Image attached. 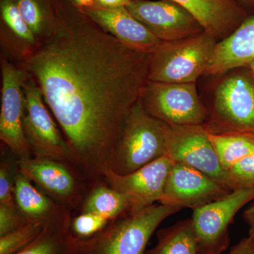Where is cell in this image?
Returning <instances> with one entry per match:
<instances>
[{"label": "cell", "mask_w": 254, "mask_h": 254, "mask_svg": "<svg viewBox=\"0 0 254 254\" xmlns=\"http://www.w3.org/2000/svg\"><path fill=\"white\" fill-rule=\"evenodd\" d=\"M227 173L232 190L254 188V154L242 159Z\"/></svg>", "instance_id": "cell-28"}, {"label": "cell", "mask_w": 254, "mask_h": 254, "mask_svg": "<svg viewBox=\"0 0 254 254\" xmlns=\"http://www.w3.org/2000/svg\"><path fill=\"white\" fill-rule=\"evenodd\" d=\"M140 101L147 113L170 127L204 125L206 120V110L196 83L148 81Z\"/></svg>", "instance_id": "cell-7"}, {"label": "cell", "mask_w": 254, "mask_h": 254, "mask_svg": "<svg viewBox=\"0 0 254 254\" xmlns=\"http://www.w3.org/2000/svg\"><path fill=\"white\" fill-rule=\"evenodd\" d=\"M1 73L0 139L16 158H31L23 127L26 72L1 56Z\"/></svg>", "instance_id": "cell-11"}, {"label": "cell", "mask_w": 254, "mask_h": 254, "mask_svg": "<svg viewBox=\"0 0 254 254\" xmlns=\"http://www.w3.org/2000/svg\"><path fill=\"white\" fill-rule=\"evenodd\" d=\"M81 11L119 41L139 51L150 53L161 43L127 7L105 8L95 5Z\"/></svg>", "instance_id": "cell-15"}, {"label": "cell", "mask_w": 254, "mask_h": 254, "mask_svg": "<svg viewBox=\"0 0 254 254\" xmlns=\"http://www.w3.org/2000/svg\"><path fill=\"white\" fill-rule=\"evenodd\" d=\"M127 8L161 42L179 41L205 31L190 11L172 0H131Z\"/></svg>", "instance_id": "cell-12"}, {"label": "cell", "mask_w": 254, "mask_h": 254, "mask_svg": "<svg viewBox=\"0 0 254 254\" xmlns=\"http://www.w3.org/2000/svg\"><path fill=\"white\" fill-rule=\"evenodd\" d=\"M218 41L203 31L172 42H161L149 53L148 81L196 83L204 76Z\"/></svg>", "instance_id": "cell-5"}, {"label": "cell", "mask_w": 254, "mask_h": 254, "mask_svg": "<svg viewBox=\"0 0 254 254\" xmlns=\"http://www.w3.org/2000/svg\"><path fill=\"white\" fill-rule=\"evenodd\" d=\"M23 91V131L32 157L53 159L76 165L72 150L48 110L41 88L26 73Z\"/></svg>", "instance_id": "cell-6"}, {"label": "cell", "mask_w": 254, "mask_h": 254, "mask_svg": "<svg viewBox=\"0 0 254 254\" xmlns=\"http://www.w3.org/2000/svg\"><path fill=\"white\" fill-rule=\"evenodd\" d=\"M54 31L21 68L91 182L104 179L130 112L148 81L149 53L122 43L69 0H55Z\"/></svg>", "instance_id": "cell-1"}, {"label": "cell", "mask_w": 254, "mask_h": 254, "mask_svg": "<svg viewBox=\"0 0 254 254\" xmlns=\"http://www.w3.org/2000/svg\"><path fill=\"white\" fill-rule=\"evenodd\" d=\"M170 126L147 113L138 100L115 147L110 170L128 175L165 155Z\"/></svg>", "instance_id": "cell-4"}, {"label": "cell", "mask_w": 254, "mask_h": 254, "mask_svg": "<svg viewBox=\"0 0 254 254\" xmlns=\"http://www.w3.org/2000/svg\"><path fill=\"white\" fill-rule=\"evenodd\" d=\"M218 78L204 103L209 133H254V74L249 66L234 68Z\"/></svg>", "instance_id": "cell-2"}, {"label": "cell", "mask_w": 254, "mask_h": 254, "mask_svg": "<svg viewBox=\"0 0 254 254\" xmlns=\"http://www.w3.org/2000/svg\"><path fill=\"white\" fill-rule=\"evenodd\" d=\"M158 243L145 254H199L192 218L185 219L157 232Z\"/></svg>", "instance_id": "cell-22"}, {"label": "cell", "mask_w": 254, "mask_h": 254, "mask_svg": "<svg viewBox=\"0 0 254 254\" xmlns=\"http://www.w3.org/2000/svg\"><path fill=\"white\" fill-rule=\"evenodd\" d=\"M209 136L226 172L242 159L254 154V133H209Z\"/></svg>", "instance_id": "cell-24"}, {"label": "cell", "mask_w": 254, "mask_h": 254, "mask_svg": "<svg viewBox=\"0 0 254 254\" xmlns=\"http://www.w3.org/2000/svg\"><path fill=\"white\" fill-rule=\"evenodd\" d=\"M190 14L218 41L232 34L250 13L235 0H172Z\"/></svg>", "instance_id": "cell-16"}, {"label": "cell", "mask_w": 254, "mask_h": 254, "mask_svg": "<svg viewBox=\"0 0 254 254\" xmlns=\"http://www.w3.org/2000/svg\"><path fill=\"white\" fill-rule=\"evenodd\" d=\"M40 44L53 33L56 23L55 0H14Z\"/></svg>", "instance_id": "cell-23"}, {"label": "cell", "mask_w": 254, "mask_h": 254, "mask_svg": "<svg viewBox=\"0 0 254 254\" xmlns=\"http://www.w3.org/2000/svg\"><path fill=\"white\" fill-rule=\"evenodd\" d=\"M47 223L31 221L0 237V254H16L28 247L41 233Z\"/></svg>", "instance_id": "cell-25"}, {"label": "cell", "mask_w": 254, "mask_h": 254, "mask_svg": "<svg viewBox=\"0 0 254 254\" xmlns=\"http://www.w3.org/2000/svg\"><path fill=\"white\" fill-rule=\"evenodd\" d=\"M18 172L17 158L1 153L0 163V205L16 206L15 180Z\"/></svg>", "instance_id": "cell-26"}, {"label": "cell", "mask_w": 254, "mask_h": 254, "mask_svg": "<svg viewBox=\"0 0 254 254\" xmlns=\"http://www.w3.org/2000/svg\"><path fill=\"white\" fill-rule=\"evenodd\" d=\"M14 196L16 206L29 222L48 223L71 211L35 186L18 170L15 180Z\"/></svg>", "instance_id": "cell-19"}, {"label": "cell", "mask_w": 254, "mask_h": 254, "mask_svg": "<svg viewBox=\"0 0 254 254\" xmlns=\"http://www.w3.org/2000/svg\"><path fill=\"white\" fill-rule=\"evenodd\" d=\"M95 5L105 8L127 7L131 0H95Z\"/></svg>", "instance_id": "cell-31"}, {"label": "cell", "mask_w": 254, "mask_h": 254, "mask_svg": "<svg viewBox=\"0 0 254 254\" xmlns=\"http://www.w3.org/2000/svg\"><path fill=\"white\" fill-rule=\"evenodd\" d=\"M254 61V12L232 34L217 43L204 76H220Z\"/></svg>", "instance_id": "cell-17"}, {"label": "cell", "mask_w": 254, "mask_h": 254, "mask_svg": "<svg viewBox=\"0 0 254 254\" xmlns=\"http://www.w3.org/2000/svg\"><path fill=\"white\" fill-rule=\"evenodd\" d=\"M225 254H253L252 240L250 237H246L234 246L228 253Z\"/></svg>", "instance_id": "cell-30"}, {"label": "cell", "mask_w": 254, "mask_h": 254, "mask_svg": "<svg viewBox=\"0 0 254 254\" xmlns=\"http://www.w3.org/2000/svg\"><path fill=\"white\" fill-rule=\"evenodd\" d=\"M243 218L250 227V237L254 239V200L244 212Z\"/></svg>", "instance_id": "cell-32"}, {"label": "cell", "mask_w": 254, "mask_h": 254, "mask_svg": "<svg viewBox=\"0 0 254 254\" xmlns=\"http://www.w3.org/2000/svg\"><path fill=\"white\" fill-rule=\"evenodd\" d=\"M173 164L164 155L128 175H118L110 169L104 180L112 188L128 195L139 211L160 201Z\"/></svg>", "instance_id": "cell-14"}, {"label": "cell", "mask_w": 254, "mask_h": 254, "mask_svg": "<svg viewBox=\"0 0 254 254\" xmlns=\"http://www.w3.org/2000/svg\"><path fill=\"white\" fill-rule=\"evenodd\" d=\"M209 133L204 125L170 127L165 155L173 163L196 169L233 190Z\"/></svg>", "instance_id": "cell-10"}, {"label": "cell", "mask_w": 254, "mask_h": 254, "mask_svg": "<svg viewBox=\"0 0 254 254\" xmlns=\"http://www.w3.org/2000/svg\"><path fill=\"white\" fill-rule=\"evenodd\" d=\"M231 190L196 169L173 163L159 203L193 210L225 196Z\"/></svg>", "instance_id": "cell-13"}, {"label": "cell", "mask_w": 254, "mask_h": 254, "mask_svg": "<svg viewBox=\"0 0 254 254\" xmlns=\"http://www.w3.org/2000/svg\"><path fill=\"white\" fill-rule=\"evenodd\" d=\"M138 212L128 195L112 188L103 180L91 182L78 213L98 214L108 220Z\"/></svg>", "instance_id": "cell-21"}, {"label": "cell", "mask_w": 254, "mask_h": 254, "mask_svg": "<svg viewBox=\"0 0 254 254\" xmlns=\"http://www.w3.org/2000/svg\"><path fill=\"white\" fill-rule=\"evenodd\" d=\"M250 237V236H249ZM251 240H252V249H253V254H254V239L252 238V237H250Z\"/></svg>", "instance_id": "cell-36"}, {"label": "cell", "mask_w": 254, "mask_h": 254, "mask_svg": "<svg viewBox=\"0 0 254 254\" xmlns=\"http://www.w3.org/2000/svg\"><path fill=\"white\" fill-rule=\"evenodd\" d=\"M254 200V188H237L225 196L193 210L192 220L199 254H222L229 242L228 229L237 213Z\"/></svg>", "instance_id": "cell-9"}, {"label": "cell", "mask_w": 254, "mask_h": 254, "mask_svg": "<svg viewBox=\"0 0 254 254\" xmlns=\"http://www.w3.org/2000/svg\"><path fill=\"white\" fill-rule=\"evenodd\" d=\"M112 220L98 214H73L71 229L73 235L80 240L89 238L101 231Z\"/></svg>", "instance_id": "cell-27"}, {"label": "cell", "mask_w": 254, "mask_h": 254, "mask_svg": "<svg viewBox=\"0 0 254 254\" xmlns=\"http://www.w3.org/2000/svg\"><path fill=\"white\" fill-rule=\"evenodd\" d=\"M17 206L0 205V237L28 223Z\"/></svg>", "instance_id": "cell-29"}, {"label": "cell", "mask_w": 254, "mask_h": 254, "mask_svg": "<svg viewBox=\"0 0 254 254\" xmlns=\"http://www.w3.org/2000/svg\"><path fill=\"white\" fill-rule=\"evenodd\" d=\"M247 66H249V67L251 68V70H252V72H253L254 74V61L251 63Z\"/></svg>", "instance_id": "cell-35"}, {"label": "cell", "mask_w": 254, "mask_h": 254, "mask_svg": "<svg viewBox=\"0 0 254 254\" xmlns=\"http://www.w3.org/2000/svg\"><path fill=\"white\" fill-rule=\"evenodd\" d=\"M78 9L83 10L95 6V0H69Z\"/></svg>", "instance_id": "cell-33"}, {"label": "cell", "mask_w": 254, "mask_h": 254, "mask_svg": "<svg viewBox=\"0 0 254 254\" xmlns=\"http://www.w3.org/2000/svg\"><path fill=\"white\" fill-rule=\"evenodd\" d=\"M181 210L157 203L115 219L93 237L78 239V254H145L159 225Z\"/></svg>", "instance_id": "cell-3"}, {"label": "cell", "mask_w": 254, "mask_h": 254, "mask_svg": "<svg viewBox=\"0 0 254 254\" xmlns=\"http://www.w3.org/2000/svg\"></svg>", "instance_id": "cell-37"}, {"label": "cell", "mask_w": 254, "mask_h": 254, "mask_svg": "<svg viewBox=\"0 0 254 254\" xmlns=\"http://www.w3.org/2000/svg\"><path fill=\"white\" fill-rule=\"evenodd\" d=\"M1 48L20 63L34 52L40 43L21 16L14 0L1 1Z\"/></svg>", "instance_id": "cell-18"}, {"label": "cell", "mask_w": 254, "mask_h": 254, "mask_svg": "<svg viewBox=\"0 0 254 254\" xmlns=\"http://www.w3.org/2000/svg\"><path fill=\"white\" fill-rule=\"evenodd\" d=\"M73 215L68 211L48 222L36 240L16 254H78V238L71 229Z\"/></svg>", "instance_id": "cell-20"}, {"label": "cell", "mask_w": 254, "mask_h": 254, "mask_svg": "<svg viewBox=\"0 0 254 254\" xmlns=\"http://www.w3.org/2000/svg\"><path fill=\"white\" fill-rule=\"evenodd\" d=\"M235 1L242 8L247 10L250 14L254 12V0H235Z\"/></svg>", "instance_id": "cell-34"}, {"label": "cell", "mask_w": 254, "mask_h": 254, "mask_svg": "<svg viewBox=\"0 0 254 254\" xmlns=\"http://www.w3.org/2000/svg\"><path fill=\"white\" fill-rule=\"evenodd\" d=\"M18 171L50 198L79 213L90 182L76 165L48 158L17 159Z\"/></svg>", "instance_id": "cell-8"}]
</instances>
